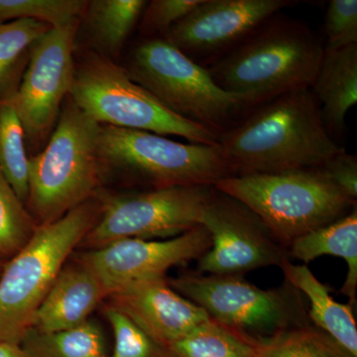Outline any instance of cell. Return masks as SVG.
<instances>
[{
	"mask_svg": "<svg viewBox=\"0 0 357 357\" xmlns=\"http://www.w3.org/2000/svg\"><path fill=\"white\" fill-rule=\"evenodd\" d=\"M147 2L143 0H91L83 13L84 26L96 53L116 57L137 24Z\"/></svg>",
	"mask_w": 357,
	"mask_h": 357,
	"instance_id": "ffe728a7",
	"label": "cell"
},
{
	"mask_svg": "<svg viewBox=\"0 0 357 357\" xmlns=\"http://www.w3.org/2000/svg\"><path fill=\"white\" fill-rule=\"evenodd\" d=\"M24 140L13 96L0 100V171L23 204L29 196V158Z\"/></svg>",
	"mask_w": 357,
	"mask_h": 357,
	"instance_id": "603a6c76",
	"label": "cell"
},
{
	"mask_svg": "<svg viewBox=\"0 0 357 357\" xmlns=\"http://www.w3.org/2000/svg\"><path fill=\"white\" fill-rule=\"evenodd\" d=\"M109 298L112 306L165 349L211 319L202 307L171 288L166 277L136 282Z\"/></svg>",
	"mask_w": 357,
	"mask_h": 357,
	"instance_id": "9a60e30c",
	"label": "cell"
},
{
	"mask_svg": "<svg viewBox=\"0 0 357 357\" xmlns=\"http://www.w3.org/2000/svg\"><path fill=\"white\" fill-rule=\"evenodd\" d=\"M50 29L46 23L31 20L0 24V100L14 95L11 88L21 62Z\"/></svg>",
	"mask_w": 357,
	"mask_h": 357,
	"instance_id": "d4e9b609",
	"label": "cell"
},
{
	"mask_svg": "<svg viewBox=\"0 0 357 357\" xmlns=\"http://www.w3.org/2000/svg\"><path fill=\"white\" fill-rule=\"evenodd\" d=\"M26 357H107L100 326L86 321L67 331L44 333L29 328L20 342Z\"/></svg>",
	"mask_w": 357,
	"mask_h": 357,
	"instance_id": "44dd1931",
	"label": "cell"
},
{
	"mask_svg": "<svg viewBox=\"0 0 357 357\" xmlns=\"http://www.w3.org/2000/svg\"><path fill=\"white\" fill-rule=\"evenodd\" d=\"M288 256L311 262L319 256L333 255L347 263L349 271L340 292L349 299V305L356 302L357 287V211L356 208L344 217L330 225L312 230L298 237L289 245Z\"/></svg>",
	"mask_w": 357,
	"mask_h": 357,
	"instance_id": "d6986e66",
	"label": "cell"
},
{
	"mask_svg": "<svg viewBox=\"0 0 357 357\" xmlns=\"http://www.w3.org/2000/svg\"><path fill=\"white\" fill-rule=\"evenodd\" d=\"M0 357H26L20 345L0 340Z\"/></svg>",
	"mask_w": 357,
	"mask_h": 357,
	"instance_id": "1f68e13d",
	"label": "cell"
},
{
	"mask_svg": "<svg viewBox=\"0 0 357 357\" xmlns=\"http://www.w3.org/2000/svg\"><path fill=\"white\" fill-rule=\"evenodd\" d=\"M208 230L198 225L164 241L126 238L91 249L77 261L88 268L109 293L136 282L165 278L169 269L199 259L211 248Z\"/></svg>",
	"mask_w": 357,
	"mask_h": 357,
	"instance_id": "5bb4252c",
	"label": "cell"
},
{
	"mask_svg": "<svg viewBox=\"0 0 357 357\" xmlns=\"http://www.w3.org/2000/svg\"><path fill=\"white\" fill-rule=\"evenodd\" d=\"M100 202L77 206L56 222L38 225L0 277V340L20 345L35 314L75 248L95 225Z\"/></svg>",
	"mask_w": 357,
	"mask_h": 357,
	"instance_id": "277c9868",
	"label": "cell"
},
{
	"mask_svg": "<svg viewBox=\"0 0 357 357\" xmlns=\"http://www.w3.org/2000/svg\"><path fill=\"white\" fill-rule=\"evenodd\" d=\"M324 172L349 198L356 202L357 158L356 155L345 152L335 155L321 166Z\"/></svg>",
	"mask_w": 357,
	"mask_h": 357,
	"instance_id": "4dcf8cb0",
	"label": "cell"
},
{
	"mask_svg": "<svg viewBox=\"0 0 357 357\" xmlns=\"http://www.w3.org/2000/svg\"><path fill=\"white\" fill-rule=\"evenodd\" d=\"M109 293L100 281L81 264L68 265L40 305L32 328L44 333L61 332L86 323Z\"/></svg>",
	"mask_w": 357,
	"mask_h": 357,
	"instance_id": "2e32d148",
	"label": "cell"
},
{
	"mask_svg": "<svg viewBox=\"0 0 357 357\" xmlns=\"http://www.w3.org/2000/svg\"><path fill=\"white\" fill-rule=\"evenodd\" d=\"M311 89L335 139L344 132L345 117L357 102V44L325 51Z\"/></svg>",
	"mask_w": 357,
	"mask_h": 357,
	"instance_id": "e0dca14e",
	"label": "cell"
},
{
	"mask_svg": "<svg viewBox=\"0 0 357 357\" xmlns=\"http://www.w3.org/2000/svg\"><path fill=\"white\" fill-rule=\"evenodd\" d=\"M114 335V349L107 357H171L165 347L155 342L128 317L114 306L105 309Z\"/></svg>",
	"mask_w": 357,
	"mask_h": 357,
	"instance_id": "83f0119b",
	"label": "cell"
},
{
	"mask_svg": "<svg viewBox=\"0 0 357 357\" xmlns=\"http://www.w3.org/2000/svg\"><path fill=\"white\" fill-rule=\"evenodd\" d=\"M38 225L26 210L0 171V259L13 257L24 248Z\"/></svg>",
	"mask_w": 357,
	"mask_h": 357,
	"instance_id": "484cf974",
	"label": "cell"
},
{
	"mask_svg": "<svg viewBox=\"0 0 357 357\" xmlns=\"http://www.w3.org/2000/svg\"><path fill=\"white\" fill-rule=\"evenodd\" d=\"M203 0H153L147 2L141 14V31L165 34L178 21L192 13Z\"/></svg>",
	"mask_w": 357,
	"mask_h": 357,
	"instance_id": "f546056e",
	"label": "cell"
},
{
	"mask_svg": "<svg viewBox=\"0 0 357 357\" xmlns=\"http://www.w3.org/2000/svg\"><path fill=\"white\" fill-rule=\"evenodd\" d=\"M79 21L51 28L33 45L27 70L13 96L25 137L35 148L50 138L74 79V48Z\"/></svg>",
	"mask_w": 357,
	"mask_h": 357,
	"instance_id": "8fae6325",
	"label": "cell"
},
{
	"mask_svg": "<svg viewBox=\"0 0 357 357\" xmlns=\"http://www.w3.org/2000/svg\"><path fill=\"white\" fill-rule=\"evenodd\" d=\"M100 128L70 100L61 110L46 146L29 157L26 204L37 225L60 220L98 191L102 174L98 154Z\"/></svg>",
	"mask_w": 357,
	"mask_h": 357,
	"instance_id": "5b68a950",
	"label": "cell"
},
{
	"mask_svg": "<svg viewBox=\"0 0 357 357\" xmlns=\"http://www.w3.org/2000/svg\"><path fill=\"white\" fill-rule=\"evenodd\" d=\"M236 175L317 168L344 151L328 133L311 89L258 105L218 141Z\"/></svg>",
	"mask_w": 357,
	"mask_h": 357,
	"instance_id": "6da1fadb",
	"label": "cell"
},
{
	"mask_svg": "<svg viewBox=\"0 0 357 357\" xmlns=\"http://www.w3.org/2000/svg\"><path fill=\"white\" fill-rule=\"evenodd\" d=\"M257 340L208 319L167 351L171 357H256Z\"/></svg>",
	"mask_w": 357,
	"mask_h": 357,
	"instance_id": "7402d4cb",
	"label": "cell"
},
{
	"mask_svg": "<svg viewBox=\"0 0 357 357\" xmlns=\"http://www.w3.org/2000/svg\"><path fill=\"white\" fill-rule=\"evenodd\" d=\"M325 51H335L357 44L356 0L328 2L325 20Z\"/></svg>",
	"mask_w": 357,
	"mask_h": 357,
	"instance_id": "f1b7e54d",
	"label": "cell"
},
{
	"mask_svg": "<svg viewBox=\"0 0 357 357\" xmlns=\"http://www.w3.org/2000/svg\"><path fill=\"white\" fill-rule=\"evenodd\" d=\"M291 0H203L163 39L195 63L208 68L234 50Z\"/></svg>",
	"mask_w": 357,
	"mask_h": 357,
	"instance_id": "4fadbf2b",
	"label": "cell"
},
{
	"mask_svg": "<svg viewBox=\"0 0 357 357\" xmlns=\"http://www.w3.org/2000/svg\"><path fill=\"white\" fill-rule=\"evenodd\" d=\"M256 357H352L330 335L307 325L257 340Z\"/></svg>",
	"mask_w": 357,
	"mask_h": 357,
	"instance_id": "cb8c5ba5",
	"label": "cell"
},
{
	"mask_svg": "<svg viewBox=\"0 0 357 357\" xmlns=\"http://www.w3.org/2000/svg\"><path fill=\"white\" fill-rule=\"evenodd\" d=\"M280 268L288 283L309 298V317L316 328L330 335L352 357H357V326L351 305L335 301L328 286L324 285L306 265L293 264L287 258Z\"/></svg>",
	"mask_w": 357,
	"mask_h": 357,
	"instance_id": "ac0fdd59",
	"label": "cell"
},
{
	"mask_svg": "<svg viewBox=\"0 0 357 357\" xmlns=\"http://www.w3.org/2000/svg\"><path fill=\"white\" fill-rule=\"evenodd\" d=\"M126 70L167 109L220 137L255 109L243 96L218 86L206 68L163 38L138 45Z\"/></svg>",
	"mask_w": 357,
	"mask_h": 357,
	"instance_id": "8992f818",
	"label": "cell"
},
{
	"mask_svg": "<svg viewBox=\"0 0 357 357\" xmlns=\"http://www.w3.org/2000/svg\"><path fill=\"white\" fill-rule=\"evenodd\" d=\"M86 3L83 0H0V24L31 20L51 28L64 27L79 20Z\"/></svg>",
	"mask_w": 357,
	"mask_h": 357,
	"instance_id": "4316f807",
	"label": "cell"
},
{
	"mask_svg": "<svg viewBox=\"0 0 357 357\" xmlns=\"http://www.w3.org/2000/svg\"><path fill=\"white\" fill-rule=\"evenodd\" d=\"M279 13L206 68L218 86L255 109L289 91L311 89L325 53L309 26Z\"/></svg>",
	"mask_w": 357,
	"mask_h": 357,
	"instance_id": "7a4b0ae2",
	"label": "cell"
},
{
	"mask_svg": "<svg viewBox=\"0 0 357 357\" xmlns=\"http://www.w3.org/2000/svg\"><path fill=\"white\" fill-rule=\"evenodd\" d=\"M185 299L202 307L211 319L249 337L261 340L299 324L302 306L294 287L263 290L241 276L185 274L167 279Z\"/></svg>",
	"mask_w": 357,
	"mask_h": 357,
	"instance_id": "30bf717a",
	"label": "cell"
},
{
	"mask_svg": "<svg viewBox=\"0 0 357 357\" xmlns=\"http://www.w3.org/2000/svg\"><path fill=\"white\" fill-rule=\"evenodd\" d=\"M70 100L100 126L174 135L217 145L220 136L164 107L112 59L93 52L75 65Z\"/></svg>",
	"mask_w": 357,
	"mask_h": 357,
	"instance_id": "52a82bcc",
	"label": "cell"
},
{
	"mask_svg": "<svg viewBox=\"0 0 357 357\" xmlns=\"http://www.w3.org/2000/svg\"><path fill=\"white\" fill-rule=\"evenodd\" d=\"M201 225L208 230L211 248L198 264L199 274L241 276L258 268L287 259L282 245L248 206L213 188L204 206Z\"/></svg>",
	"mask_w": 357,
	"mask_h": 357,
	"instance_id": "7c38bea8",
	"label": "cell"
},
{
	"mask_svg": "<svg viewBox=\"0 0 357 357\" xmlns=\"http://www.w3.org/2000/svg\"><path fill=\"white\" fill-rule=\"evenodd\" d=\"M213 188L248 206L283 246L344 217L356 206L321 167L231 176Z\"/></svg>",
	"mask_w": 357,
	"mask_h": 357,
	"instance_id": "3957f363",
	"label": "cell"
},
{
	"mask_svg": "<svg viewBox=\"0 0 357 357\" xmlns=\"http://www.w3.org/2000/svg\"><path fill=\"white\" fill-rule=\"evenodd\" d=\"M213 185H176L102 196L100 215L82 243L102 248L126 238H172L201 225Z\"/></svg>",
	"mask_w": 357,
	"mask_h": 357,
	"instance_id": "9c48e42d",
	"label": "cell"
},
{
	"mask_svg": "<svg viewBox=\"0 0 357 357\" xmlns=\"http://www.w3.org/2000/svg\"><path fill=\"white\" fill-rule=\"evenodd\" d=\"M98 154L102 173L115 170L152 189L213 187L236 176L220 144H185L146 131L100 126Z\"/></svg>",
	"mask_w": 357,
	"mask_h": 357,
	"instance_id": "ba28073f",
	"label": "cell"
}]
</instances>
